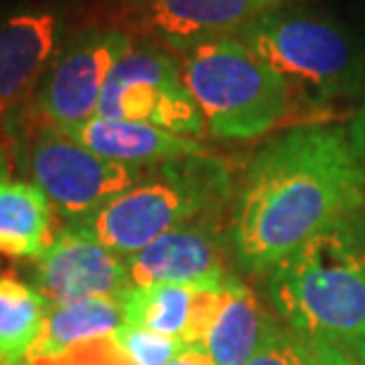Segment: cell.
Returning a JSON list of instances; mask_svg holds the SVG:
<instances>
[{
  "label": "cell",
  "mask_w": 365,
  "mask_h": 365,
  "mask_svg": "<svg viewBox=\"0 0 365 365\" xmlns=\"http://www.w3.org/2000/svg\"><path fill=\"white\" fill-rule=\"evenodd\" d=\"M363 209L365 169L349 128L304 123L252 159L230 223L232 254L245 271L268 275Z\"/></svg>",
  "instance_id": "cell-1"
},
{
  "label": "cell",
  "mask_w": 365,
  "mask_h": 365,
  "mask_svg": "<svg viewBox=\"0 0 365 365\" xmlns=\"http://www.w3.org/2000/svg\"><path fill=\"white\" fill-rule=\"evenodd\" d=\"M365 211V209H363ZM334 225L266 275L282 325L309 346L365 365V218Z\"/></svg>",
  "instance_id": "cell-2"
},
{
  "label": "cell",
  "mask_w": 365,
  "mask_h": 365,
  "mask_svg": "<svg viewBox=\"0 0 365 365\" xmlns=\"http://www.w3.org/2000/svg\"><path fill=\"white\" fill-rule=\"evenodd\" d=\"M230 197L228 162L207 152L145 166L133 185L78 225L114 254L128 259L173 228L207 216H223Z\"/></svg>",
  "instance_id": "cell-3"
},
{
  "label": "cell",
  "mask_w": 365,
  "mask_h": 365,
  "mask_svg": "<svg viewBox=\"0 0 365 365\" xmlns=\"http://www.w3.org/2000/svg\"><path fill=\"white\" fill-rule=\"evenodd\" d=\"M237 38L284 78L294 105L306 109L354 95L365 83L363 41L330 17L273 7Z\"/></svg>",
  "instance_id": "cell-4"
},
{
  "label": "cell",
  "mask_w": 365,
  "mask_h": 365,
  "mask_svg": "<svg viewBox=\"0 0 365 365\" xmlns=\"http://www.w3.org/2000/svg\"><path fill=\"white\" fill-rule=\"evenodd\" d=\"M180 74L221 140H252L282 126L294 112L284 78L240 38L202 43L182 53Z\"/></svg>",
  "instance_id": "cell-5"
},
{
  "label": "cell",
  "mask_w": 365,
  "mask_h": 365,
  "mask_svg": "<svg viewBox=\"0 0 365 365\" xmlns=\"http://www.w3.org/2000/svg\"><path fill=\"white\" fill-rule=\"evenodd\" d=\"M26 169L64 223L86 221L145 171L95 155L46 121L36 128L26 150Z\"/></svg>",
  "instance_id": "cell-6"
},
{
  "label": "cell",
  "mask_w": 365,
  "mask_h": 365,
  "mask_svg": "<svg viewBox=\"0 0 365 365\" xmlns=\"http://www.w3.org/2000/svg\"><path fill=\"white\" fill-rule=\"evenodd\" d=\"M98 116L152 123L187 138L207 133V121L182 81L178 64L155 46L130 48L114 64Z\"/></svg>",
  "instance_id": "cell-7"
},
{
  "label": "cell",
  "mask_w": 365,
  "mask_h": 365,
  "mask_svg": "<svg viewBox=\"0 0 365 365\" xmlns=\"http://www.w3.org/2000/svg\"><path fill=\"white\" fill-rule=\"evenodd\" d=\"M130 48L133 36L123 29H83L57 55L36 91L41 121L69 130L98 116L107 78Z\"/></svg>",
  "instance_id": "cell-8"
},
{
  "label": "cell",
  "mask_w": 365,
  "mask_h": 365,
  "mask_svg": "<svg viewBox=\"0 0 365 365\" xmlns=\"http://www.w3.org/2000/svg\"><path fill=\"white\" fill-rule=\"evenodd\" d=\"M282 0H135L119 12L123 31L140 34L171 53L237 38L240 31Z\"/></svg>",
  "instance_id": "cell-9"
},
{
  "label": "cell",
  "mask_w": 365,
  "mask_h": 365,
  "mask_svg": "<svg viewBox=\"0 0 365 365\" xmlns=\"http://www.w3.org/2000/svg\"><path fill=\"white\" fill-rule=\"evenodd\" d=\"M31 284L50 304L93 297L121 299L133 287L126 259L98 242L78 223H64L38 259L31 261Z\"/></svg>",
  "instance_id": "cell-10"
},
{
  "label": "cell",
  "mask_w": 365,
  "mask_h": 365,
  "mask_svg": "<svg viewBox=\"0 0 365 365\" xmlns=\"http://www.w3.org/2000/svg\"><path fill=\"white\" fill-rule=\"evenodd\" d=\"M223 216H207L164 232L148 247L126 259L133 287L143 284H192V287H223L230 280L225 257L232 247L223 232Z\"/></svg>",
  "instance_id": "cell-11"
},
{
  "label": "cell",
  "mask_w": 365,
  "mask_h": 365,
  "mask_svg": "<svg viewBox=\"0 0 365 365\" xmlns=\"http://www.w3.org/2000/svg\"><path fill=\"white\" fill-rule=\"evenodd\" d=\"M62 19L46 7L12 12L0 21V121L29 95L57 60Z\"/></svg>",
  "instance_id": "cell-12"
},
{
  "label": "cell",
  "mask_w": 365,
  "mask_h": 365,
  "mask_svg": "<svg viewBox=\"0 0 365 365\" xmlns=\"http://www.w3.org/2000/svg\"><path fill=\"white\" fill-rule=\"evenodd\" d=\"M221 289L223 287L211 289L192 284L130 287L121 297L123 323L180 339L185 346H200L216 313Z\"/></svg>",
  "instance_id": "cell-13"
},
{
  "label": "cell",
  "mask_w": 365,
  "mask_h": 365,
  "mask_svg": "<svg viewBox=\"0 0 365 365\" xmlns=\"http://www.w3.org/2000/svg\"><path fill=\"white\" fill-rule=\"evenodd\" d=\"M64 133L74 138L76 143H81L83 148L95 152V155L119 164L140 166V169L171 162V159L207 155L204 145L197 138L171 133V130L143 121L93 116L91 121L64 130Z\"/></svg>",
  "instance_id": "cell-14"
},
{
  "label": "cell",
  "mask_w": 365,
  "mask_h": 365,
  "mask_svg": "<svg viewBox=\"0 0 365 365\" xmlns=\"http://www.w3.org/2000/svg\"><path fill=\"white\" fill-rule=\"evenodd\" d=\"M275 325V316L261 304V299L237 275H232L223 284L216 313L200 349L209 354L214 365H245Z\"/></svg>",
  "instance_id": "cell-15"
},
{
  "label": "cell",
  "mask_w": 365,
  "mask_h": 365,
  "mask_svg": "<svg viewBox=\"0 0 365 365\" xmlns=\"http://www.w3.org/2000/svg\"><path fill=\"white\" fill-rule=\"evenodd\" d=\"M55 209L31 180H0V254L12 259H38L50 240Z\"/></svg>",
  "instance_id": "cell-16"
},
{
  "label": "cell",
  "mask_w": 365,
  "mask_h": 365,
  "mask_svg": "<svg viewBox=\"0 0 365 365\" xmlns=\"http://www.w3.org/2000/svg\"><path fill=\"white\" fill-rule=\"evenodd\" d=\"M123 325L121 299L93 297L71 304H50L46 325L34 346L31 359L62 356L91 341L112 337ZM29 359V361H31Z\"/></svg>",
  "instance_id": "cell-17"
},
{
  "label": "cell",
  "mask_w": 365,
  "mask_h": 365,
  "mask_svg": "<svg viewBox=\"0 0 365 365\" xmlns=\"http://www.w3.org/2000/svg\"><path fill=\"white\" fill-rule=\"evenodd\" d=\"M50 302L31 282L0 273V365H26L46 325Z\"/></svg>",
  "instance_id": "cell-18"
},
{
  "label": "cell",
  "mask_w": 365,
  "mask_h": 365,
  "mask_svg": "<svg viewBox=\"0 0 365 365\" xmlns=\"http://www.w3.org/2000/svg\"><path fill=\"white\" fill-rule=\"evenodd\" d=\"M114 339L133 365H166L176 359L182 349H187L180 339L128 323H123L114 332Z\"/></svg>",
  "instance_id": "cell-19"
},
{
  "label": "cell",
  "mask_w": 365,
  "mask_h": 365,
  "mask_svg": "<svg viewBox=\"0 0 365 365\" xmlns=\"http://www.w3.org/2000/svg\"><path fill=\"white\" fill-rule=\"evenodd\" d=\"M245 365H309V344L277 323Z\"/></svg>",
  "instance_id": "cell-20"
},
{
  "label": "cell",
  "mask_w": 365,
  "mask_h": 365,
  "mask_svg": "<svg viewBox=\"0 0 365 365\" xmlns=\"http://www.w3.org/2000/svg\"><path fill=\"white\" fill-rule=\"evenodd\" d=\"M309 365H361L349 356L323 346H309Z\"/></svg>",
  "instance_id": "cell-21"
},
{
  "label": "cell",
  "mask_w": 365,
  "mask_h": 365,
  "mask_svg": "<svg viewBox=\"0 0 365 365\" xmlns=\"http://www.w3.org/2000/svg\"><path fill=\"white\" fill-rule=\"evenodd\" d=\"M166 365H214V361L209 359V354L200 346H187L176 356L173 361Z\"/></svg>",
  "instance_id": "cell-22"
},
{
  "label": "cell",
  "mask_w": 365,
  "mask_h": 365,
  "mask_svg": "<svg viewBox=\"0 0 365 365\" xmlns=\"http://www.w3.org/2000/svg\"><path fill=\"white\" fill-rule=\"evenodd\" d=\"M349 133H351L354 150H356V155H359L363 169H365V109L356 116L351 126H349Z\"/></svg>",
  "instance_id": "cell-23"
},
{
  "label": "cell",
  "mask_w": 365,
  "mask_h": 365,
  "mask_svg": "<svg viewBox=\"0 0 365 365\" xmlns=\"http://www.w3.org/2000/svg\"><path fill=\"white\" fill-rule=\"evenodd\" d=\"M10 178V162H7V155L3 150V145H0V180H7Z\"/></svg>",
  "instance_id": "cell-24"
},
{
  "label": "cell",
  "mask_w": 365,
  "mask_h": 365,
  "mask_svg": "<svg viewBox=\"0 0 365 365\" xmlns=\"http://www.w3.org/2000/svg\"><path fill=\"white\" fill-rule=\"evenodd\" d=\"M26 365H62L57 356H43V359H31Z\"/></svg>",
  "instance_id": "cell-25"
},
{
  "label": "cell",
  "mask_w": 365,
  "mask_h": 365,
  "mask_svg": "<svg viewBox=\"0 0 365 365\" xmlns=\"http://www.w3.org/2000/svg\"><path fill=\"white\" fill-rule=\"evenodd\" d=\"M112 3L116 5V12H123V10H126V7L133 5L135 0H112Z\"/></svg>",
  "instance_id": "cell-26"
},
{
  "label": "cell",
  "mask_w": 365,
  "mask_h": 365,
  "mask_svg": "<svg viewBox=\"0 0 365 365\" xmlns=\"http://www.w3.org/2000/svg\"><path fill=\"white\" fill-rule=\"evenodd\" d=\"M363 218H365V211H363Z\"/></svg>",
  "instance_id": "cell-27"
}]
</instances>
